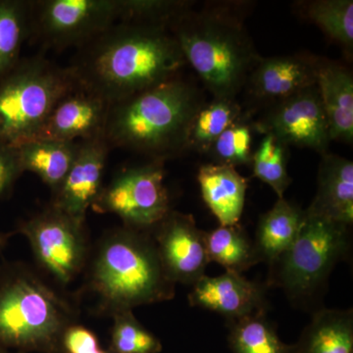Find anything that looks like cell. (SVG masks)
I'll return each instance as SVG.
<instances>
[{"instance_id": "cell-1", "label": "cell", "mask_w": 353, "mask_h": 353, "mask_svg": "<svg viewBox=\"0 0 353 353\" xmlns=\"http://www.w3.org/2000/svg\"><path fill=\"white\" fill-rule=\"evenodd\" d=\"M72 69L79 85L109 104L180 75L187 66L169 28L119 22L83 46Z\"/></svg>"}, {"instance_id": "cell-2", "label": "cell", "mask_w": 353, "mask_h": 353, "mask_svg": "<svg viewBox=\"0 0 353 353\" xmlns=\"http://www.w3.org/2000/svg\"><path fill=\"white\" fill-rule=\"evenodd\" d=\"M85 272L83 290L94 297L97 314L111 317L175 296L150 231L122 226L104 234Z\"/></svg>"}, {"instance_id": "cell-3", "label": "cell", "mask_w": 353, "mask_h": 353, "mask_svg": "<svg viewBox=\"0 0 353 353\" xmlns=\"http://www.w3.org/2000/svg\"><path fill=\"white\" fill-rule=\"evenodd\" d=\"M204 104L196 85L181 75L174 77L111 104L104 139L110 148L165 162L188 152L190 126Z\"/></svg>"}, {"instance_id": "cell-4", "label": "cell", "mask_w": 353, "mask_h": 353, "mask_svg": "<svg viewBox=\"0 0 353 353\" xmlns=\"http://www.w3.org/2000/svg\"><path fill=\"white\" fill-rule=\"evenodd\" d=\"M194 7L172 26V34L213 99H236L261 59L243 24L240 4Z\"/></svg>"}, {"instance_id": "cell-5", "label": "cell", "mask_w": 353, "mask_h": 353, "mask_svg": "<svg viewBox=\"0 0 353 353\" xmlns=\"http://www.w3.org/2000/svg\"><path fill=\"white\" fill-rule=\"evenodd\" d=\"M77 310L21 262L0 264V347L24 353H61Z\"/></svg>"}, {"instance_id": "cell-6", "label": "cell", "mask_w": 353, "mask_h": 353, "mask_svg": "<svg viewBox=\"0 0 353 353\" xmlns=\"http://www.w3.org/2000/svg\"><path fill=\"white\" fill-rule=\"evenodd\" d=\"M350 248V227L306 213L294 245L268 265L267 287L282 290L294 307L312 314L324 307L330 276Z\"/></svg>"}, {"instance_id": "cell-7", "label": "cell", "mask_w": 353, "mask_h": 353, "mask_svg": "<svg viewBox=\"0 0 353 353\" xmlns=\"http://www.w3.org/2000/svg\"><path fill=\"white\" fill-rule=\"evenodd\" d=\"M77 87L72 67L62 68L41 55L21 59L0 82V143L29 141L57 102Z\"/></svg>"}, {"instance_id": "cell-8", "label": "cell", "mask_w": 353, "mask_h": 353, "mask_svg": "<svg viewBox=\"0 0 353 353\" xmlns=\"http://www.w3.org/2000/svg\"><path fill=\"white\" fill-rule=\"evenodd\" d=\"M15 233L23 234L34 259L57 285L66 287L87 269L90 241L85 223H80L50 205L21 221Z\"/></svg>"}, {"instance_id": "cell-9", "label": "cell", "mask_w": 353, "mask_h": 353, "mask_svg": "<svg viewBox=\"0 0 353 353\" xmlns=\"http://www.w3.org/2000/svg\"><path fill=\"white\" fill-rule=\"evenodd\" d=\"M121 19V0L31 1L30 38L54 50L83 48Z\"/></svg>"}, {"instance_id": "cell-10", "label": "cell", "mask_w": 353, "mask_h": 353, "mask_svg": "<svg viewBox=\"0 0 353 353\" xmlns=\"http://www.w3.org/2000/svg\"><path fill=\"white\" fill-rule=\"evenodd\" d=\"M92 209L118 216L123 226L152 231L172 210L164 162L150 160L121 171L103 185Z\"/></svg>"}, {"instance_id": "cell-11", "label": "cell", "mask_w": 353, "mask_h": 353, "mask_svg": "<svg viewBox=\"0 0 353 353\" xmlns=\"http://www.w3.org/2000/svg\"><path fill=\"white\" fill-rule=\"evenodd\" d=\"M253 129L272 134L289 148H309L320 154L328 153V119L317 85L301 90L284 101L268 106Z\"/></svg>"}, {"instance_id": "cell-12", "label": "cell", "mask_w": 353, "mask_h": 353, "mask_svg": "<svg viewBox=\"0 0 353 353\" xmlns=\"http://www.w3.org/2000/svg\"><path fill=\"white\" fill-rule=\"evenodd\" d=\"M150 233L172 282L192 285L205 275L210 263L205 232L196 226L194 216L171 210Z\"/></svg>"}, {"instance_id": "cell-13", "label": "cell", "mask_w": 353, "mask_h": 353, "mask_svg": "<svg viewBox=\"0 0 353 353\" xmlns=\"http://www.w3.org/2000/svg\"><path fill=\"white\" fill-rule=\"evenodd\" d=\"M110 146L103 136L79 141L71 168L50 204L80 223H85L88 208L101 194L102 179Z\"/></svg>"}, {"instance_id": "cell-14", "label": "cell", "mask_w": 353, "mask_h": 353, "mask_svg": "<svg viewBox=\"0 0 353 353\" xmlns=\"http://www.w3.org/2000/svg\"><path fill=\"white\" fill-rule=\"evenodd\" d=\"M320 60L308 52L261 57L248 77L246 92L262 105H273L315 85Z\"/></svg>"}, {"instance_id": "cell-15", "label": "cell", "mask_w": 353, "mask_h": 353, "mask_svg": "<svg viewBox=\"0 0 353 353\" xmlns=\"http://www.w3.org/2000/svg\"><path fill=\"white\" fill-rule=\"evenodd\" d=\"M109 106L99 95L79 85L57 102L30 141L75 143L77 139L103 136Z\"/></svg>"}, {"instance_id": "cell-16", "label": "cell", "mask_w": 353, "mask_h": 353, "mask_svg": "<svg viewBox=\"0 0 353 353\" xmlns=\"http://www.w3.org/2000/svg\"><path fill=\"white\" fill-rule=\"evenodd\" d=\"M190 306L212 311L227 321L268 311L266 284L248 280L243 274L225 272L217 277L204 275L192 285Z\"/></svg>"}, {"instance_id": "cell-17", "label": "cell", "mask_w": 353, "mask_h": 353, "mask_svg": "<svg viewBox=\"0 0 353 353\" xmlns=\"http://www.w3.org/2000/svg\"><path fill=\"white\" fill-rule=\"evenodd\" d=\"M317 192L306 213L352 227L353 223V163L336 154L322 155Z\"/></svg>"}, {"instance_id": "cell-18", "label": "cell", "mask_w": 353, "mask_h": 353, "mask_svg": "<svg viewBox=\"0 0 353 353\" xmlns=\"http://www.w3.org/2000/svg\"><path fill=\"white\" fill-rule=\"evenodd\" d=\"M318 90L328 119L331 141H353V75L348 67L321 57Z\"/></svg>"}, {"instance_id": "cell-19", "label": "cell", "mask_w": 353, "mask_h": 353, "mask_svg": "<svg viewBox=\"0 0 353 353\" xmlns=\"http://www.w3.org/2000/svg\"><path fill=\"white\" fill-rule=\"evenodd\" d=\"M197 182L206 206L219 226L239 224L245 208L248 180L236 168L226 165H201Z\"/></svg>"}, {"instance_id": "cell-20", "label": "cell", "mask_w": 353, "mask_h": 353, "mask_svg": "<svg viewBox=\"0 0 353 353\" xmlns=\"http://www.w3.org/2000/svg\"><path fill=\"white\" fill-rule=\"evenodd\" d=\"M305 210L285 197L278 199L270 210L260 216L255 252L259 262L273 263L294 245L305 221Z\"/></svg>"}, {"instance_id": "cell-21", "label": "cell", "mask_w": 353, "mask_h": 353, "mask_svg": "<svg viewBox=\"0 0 353 353\" xmlns=\"http://www.w3.org/2000/svg\"><path fill=\"white\" fill-rule=\"evenodd\" d=\"M290 353H353L352 309L323 307L312 313Z\"/></svg>"}, {"instance_id": "cell-22", "label": "cell", "mask_w": 353, "mask_h": 353, "mask_svg": "<svg viewBox=\"0 0 353 353\" xmlns=\"http://www.w3.org/2000/svg\"><path fill=\"white\" fill-rule=\"evenodd\" d=\"M78 143L79 141L64 143L34 139L15 148L23 173L36 174L53 194L59 189L73 164Z\"/></svg>"}, {"instance_id": "cell-23", "label": "cell", "mask_w": 353, "mask_h": 353, "mask_svg": "<svg viewBox=\"0 0 353 353\" xmlns=\"http://www.w3.org/2000/svg\"><path fill=\"white\" fill-rule=\"evenodd\" d=\"M296 12L322 30L343 48L347 60L353 52L352 0H310L294 3Z\"/></svg>"}, {"instance_id": "cell-24", "label": "cell", "mask_w": 353, "mask_h": 353, "mask_svg": "<svg viewBox=\"0 0 353 353\" xmlns=\"http://www.w3.org/2000/svg\"><path fill=\"white\" fill-rule=\"evenodd\" d=\"M228 345L232 353H290L292 345L281 340L266 311L227 321Z\"/></svg>"}, {"instance_id": "cell-25", "label": "cell", "mask_w": 353, "mask_h": 353, "mask_svg": "<svg viewBox=\"0 0 353 353\" xmlns=\"http://www.w3.org/2000/svg\"><path fill=\"white\" fill-rule=\"evenodd\" d=\"M205 243L210 263L216 262L226 272L243 274L260 263L253 241L240 223L205 232Z\"/></svg>"}, {"instance_id": "cell-26", "label": "cell", "mask_w": 353, "mask_h": 353, "mask_svg": "<svg viewBox=\"0 0 353 353\" xmlns=\"http://www.w3.org/2000/svg\"><path fill=\"white\" fill-rule=\"evenodd\" d=\"M31 1L0 0V82L20 62L26 39L30 38Z\"/></svg>"}, {"instance_id": "cell-27", "label": "cell", "mask_w": 353, "mask_h": 353, "mask_svg": "<svg viewBox=\"0 0 353 353\" xmlns=\"http://www.w3.org/2000/svg\"><path fill=\"white\" fill-rule=\"evenodd\" d=\"M243 116L236 99H213L204 104L190 126L187 150L208 153L221 134Z\"/></svg>"}, {"instance_id": "cell-28", "label": "cell", "mask_w": 353, "mask_h": 353, "mask_svg": "<svg viewBox=\"0 0 353 353\" xmlns=\"http://www.w3.org/2000/svg\"><path fill=\"white\" fill-rule=\"evenodd\" d=\"M253 176L266 183L283 199L292 179L288 173V146L272 134H264L259 148L252 153Z\"/></svg>"}, {"instance_id": "cell-29", "label": "cell", "mask_w": 353, "mask_h": 353, "mask_svg": "<svg viewBox=\"0 0 353 353\" xmlns=\"http://www.w3.org/2000/svg\"><path fill=\"white\" fill-rule=\"evenodd\" d=\"M113 319L109 350L114 353H160L161 341L139 323L132 310H123Z\"/></svg>"}, {"instance_id": "cell-30", "label": "cell", "mask_w": 353, "mask_h": 353, "mask_svg": "<svg viewBox=\"0 0 353 353\" xmlns=\"http://www.w3.org/2000/svg\"><path fill=\"white\" fill-rule=\"evenodd\" d=\"M252 123L245 116L234 122L216 139L208 150L214 163L236 168L252 163Z\"/></svg>"}, {"instance_id": "cell-31", "label": "cell", "mask_w": 353, "mask_h": 353, "mask_svg": "<svg viewBox=\"0 0 353 353\" xmlns=\"http://www.w3.org/2000/svg\"><path fill=\"white\" fill-rule=\"evenodd\" d=\"M22 174L17 148L0 143V201L10 196Z\"/></svg>"}, {"instance_id": "cell-32", "label": "cell", "mask_w": 353, "mask_h": 353, "mask_svg": "<svg viewBox=\"0 0 353 353\" xmlns=\"http://www.w3.org/2000/svg\"><path fill=\"white\" fill-rule=\"evenodd\" d=\"M101 347L97 334L74 323L64 332L61 340V353H90Z\"/></svg>"}, {"instance_id": "cell-33", "label": "cell", "mask_w": 353, "mask_h": 353, "mask_svg": "<svg viewBox=\"0 0 353 353\" xmlns=\"http://www.w3.org/2000/svg\"><path fill=\"white\" fill-rule=\"evenodd\" d=\"M13 236V233H3L0 232V253L6 250L7 245H8L9 239Z\"/></svg>"}, {"instance_id": "cell-34", "label": "cell", "mask_w": 353, "mask_h": 353, "mask_svg": "<svg viewBox=\"0 0 353 353\" xmlns=\"http://www.w3.org/2000/svg\"><path fill=\"white\" fill-rule=\"evenodd\" d=\"M0 353H24L16 352V350H9V348L0 347Z\"/></svg>"}, {"instance_id": "cell-35", "label": "cell", "mask_w": 353, "mask_h": 353, "mask_svg": "<svg viewBox=\"0 0 353 353\" xmlns=\"http://www.w3.org/2000/svg\"><path fill=\"white\" fill-rule=\"evenodd\" d=\"M90 353H114L112 352H110V350H103L101 347L97 348V350H94V352H90Z\"/></svg>"}, {"instance_id": "cell-36", "label": "cell", "mask_w": 353, "mask_h": 353, "mask_svg": "<svg viewBox=\"0 0 353 353\" xmlns=\"http://www.w3.org/2000/svg\"><path fill=\"white\" fill-rule=\"evenodd\" d=\"M0 264H1V261H0Z\"/></svg>"}]
</instances>
